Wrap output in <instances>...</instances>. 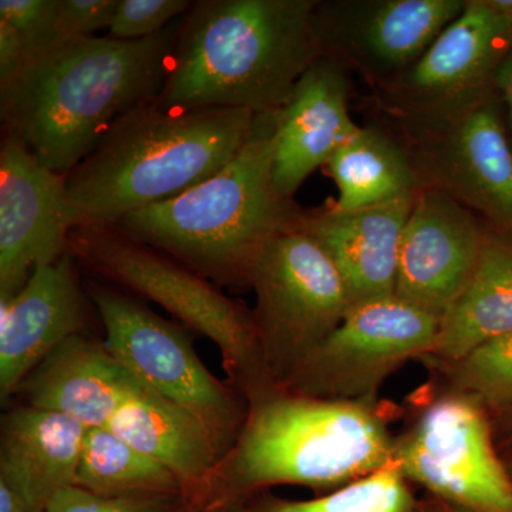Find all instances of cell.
I'll use <instances>...</instances> for the list:
<instances>
[{"label":"cell","instance_id":"1","mask_svg":"<svg viewBox=\"0 0 512 512\" xmlns=\"http://www.w3.org/2000/svg\"><path fill=\"white\" fill-rule=\"evenodd\" d=\"M180 20L147 39L84 37L33 57L0 86L3 134L66 177L120 117L160 96Z\"/></svg>","mask_w":512,"mask_h":512},{"label":"cell","instance_id":"2","mask_svg":"<svg viewBox=\"0 0 512 512\" xmlns=\"http://www.w3.org/2000/svg\"><path fill=\"white\" fill-rule=\"evenodd\" d=\"M379 402L319 399L279 386L248 413L194 503L235 505L275 485L340 488L393 466L394 437Z\"/></svg>","mask_w":512,"mask_h":512},{"label":"cell","instance_id":"3","mask_svg":"<svg viewBox=\"0 0 512 512\" xmlns=\"http://www.w3.org/2000/svg\"><path fill=\"white\" fill-rule=\"evenodd\" d=\"M318 0H200L180 20L158 103L272 114L322 57Z\"/></svg>","mask_w":512,"mask_h":512},{"label":"cell","instance_id":"4","mask_svg":"<svg viewBox=\"0 0 512 512\" xmlns=\"http://www.w3.org/2000/svg\"><path fill=\"white\" fill-rule=\"evenodd\" d=\"M256 116L222 107L178 109L157 99L134 107L64 177L77 225L117 224L208 180L247 144Z\"/></svg>","mask_w":512,"mask_h":512},{"label":"cell","instance_id":"5","mask_svg":"<svg viewBox=\"0 0 512 512\" xmlns=\"http://www.w3.org/2000/svg\"><path fill=\"white\" fill-rule=\"evenodd\" d=\"M275 117L258 114L237 157L173 200L131 212L117 227L217 286L251 288L269 242L302 228L306 212L274 183Z\"/></svg>","mask_w":512,"mask_h":512},{"label":"cell","instance_id":"6","mask_svg":"<svg viewBox=\"0 0 512 512\" xmlns=\"http://www.w3.org/2000/svg\"><path fill=\"white\" fill-rule=\"evenodd\" d=\"M69 252L93 275L158 303L212 340L220 349L228 382L245 399L274 386L259 350L252 309L204 276L113 224L77 225Z\"/></svg>","mask_w":512,"mask_h":512},{"label":"cell","instance_id":"7","mask_svg":"<svg viewBox=\"0 0 512 512\" xmlns=\"http://www.w3.org/2000/svg\"><path fill=\"white\" fill-rule=\"evenodd\" d=\"M84 288L114 357L141 386L200 421L224 457L247 419V399L228 380L212 375L180 326L116 286L89 279Z\"/></svg>","mask_w":512,"mask_h":512},{"label":"cell","instance_id":"8","mask_svg":"<svg viewBox=\"0 0 512 512\" xmlns=\"http://www.w3.org/2000/svg\"><path fill=\"white\" fill-rule=\"evenodd\" d=\"M251 289L256 338L274 386L335 332L353 305L332 259L303 225L266 245Z\"/></svg>","mask_w":512,"mask_h":512},{"label":"cell","instance_id":"9","mask_svg":"<svg viewBox=\"0 0 512 512\" xmlns=\"http://www.w3.org/2000/svg\"><path fill=\"white\" fill-rule=\"evenodd\" d=\"M393 466L430 495L477 512H512V478L493 421L473 400L436 389L403 433Z\"/></svg>","mask_w":512,"mask_h":512},{"label":"cell","instance_id":"10","mask_svg":"<svg viewBox=\"0 0 512 512\" xmlns=\"http://www.w3.org/2000/svg\"><path fill=\"white\" fill-rule=\"evenodd\" d=\"M439 330L440 319L396 293L353 303L335 332L279 387L319 399L376 402L393 373L433 352Z\"/></svg>","mask_w":512,"mask_h":512},{"label":"cell","instance_id":"11","mask_svg":"<svg viewBox=\"0 0 512 512\" xmlns=\"http://www.w3.org/2000/svg\"><path fill=\"white\" fill-rule=\"evenodd\" d=\"M512 50V16L494 0L466 8L399 79L373 90L386 124L417 123L457 113L497 93V77Z\"/></svg>","mask_w":512,"mask_h":512},{"label":"cell","instance_id":"12","mask_svg":"<svg viewBox=\"0 0 512 512\" xmlns=\"http://www.w3.org/2000/svg\"><path fill=\"white\" fill-rule=\"evenodd\" d=\"M386 127L409 151L421 188L512 231V144L498 94L439 119Z\"/></svg>","mask_w":512,"mask_h":512},{"label":"cell","instance_id":"13","mask_svg":"<svg viewBox=\"0 0 512 512\" xmlns=\"http://www.w3.org/2000/svg\"><path fill=\"white\" fill-rule=\"evenodd\" d=\"M466 8V0H318L312 23L322 56L377 90L406 73Z\"/></svg>","mask_w":512,"mask_h":512},{"label":"cell","instance_id":"14","mask_svg":"<svg viewBox=\"0 0 512 512\" xmlns=\"http://www.w3.org/2000/svg\"><path fill=\"white\" fill-rule=\"evenodd\" d=\"M76 217L63 175L37 161L19 138L0 144V299H12L39 266L69 254Z\"/></svg>","mask_w":512,"mask_h":512},{"label":"cell","instance_id":"15","mask_svg":"<svg viewBox=\"0 0 512 512\" xmlns=\"http://www.w3.org/2000/svg\"><path fill=\"white\" fill-rule=\"evenodd\" d=\"M487 232L473 211L421 188L404 228L394 293L441 322L470 284Z\"/></svg>","mask_w":512,"mask_h":512},{"label":"cell","instance_id":"16","mask_svg":"<svg viewBox=\"0 0 512 512\" xmlns=\"http://www.w3.org/2000/svg\"><path fill=\"white\" fill-rule=\"evenodd\" d=\"M92 299L77 262L66 254L39 266L12 299H0V399L8 403L26 376L60 343L86 333Z\"/></svg>","mask_w":512,"mask_h":512},{"label":"cell","instance_id":"17","mask_svg":"<svg viewBox=\"0 0 512 512\" xmlns=\"http://www.w3.org/2000/svg\"><path fill=\"white\" fill-rule=\"evenodd\" d=\"M349 70L319 57L303 74L275 117L274 183L279 194L293 198L306 178L328 164L357 130L350 116Z\"/></svg>","mask_w":512,"mask_h":512},{"label":"cell","instance_id":"18","mask_svg":"<svg viewBox=\"0 0 512 512\" xmlns=\"http://www.w3.org/2000/svg\"><path fill=\"white\" fill-rule=\"evenodd\" d=\"M141 387L106 342L76 333L26 376L15 397L20 404L64 414L90 429L106 427Z\"/></svg>","mask_w":512,"mask_h":512},{"label":"cell","instance_id":"19","mask_svg":"<svg viewBox=\"0 0 512 512\" xmlns=\"http://www.w3.org/2000/svg\"><path fill=\"white\" fill-rule=\"evenodd\" d=\"M414 198L416 192L356 210L333 205L306 212L303 229L332 259L353 303L394 293L400 245Z\"/></svg>","mask_w":512,"mask_h":512},{"label":"cell","instance_id":"20","mask_svg":"<svg viewBox=\"0 0 512 512\" xmlns=\"http://www.w3.org/2000/svg\"><path fill=\"white\" fill-rule=\"evenodd\" d=\"M87 427L49 410L19 404L3 416L0 478L18 485L32 512L74 485Z\"/></svg>","mask_w":512,"mask_h":512},{"label":"cell","instance_id":"21","mask_svg":"<svg viewBox=\"0 0 512 512\" xmlns=\"http://www.w3.org/2000/svg\"><path fill=\"white\" fill-rule=\"evenodd\" d=\"M106 427L174 473L191 503L221 460L200 421L146 387L131 396Z\"/></svg>","mask_w":512,"mask_h":512},{"label":"cell","instance_id":"22","mask_svg":"<svg viewBox=\"0 0 512 512\" xmlns=\"http://www.w3.org/2000/svg\"><path fill=\"white\" fill-rule=\"evenodd\" d=\"M510 333L512 231L488 224L487 241L476 272L453 308L441 319L436 346L421 362H451Z\"/></svg>","mask_w":512,"mask_h":512},{"label":"cell","instance_id":"23","mask_svg":"<svg viewBox=\"0 0 512 512\" xmlns=\"http://www.w3.org/2000/svg\"><path fill=\"white\" fill-rule=\"evenodd\" d=\"M326 167L338 187L339 210L372 207L421 190L409 151L382 124L357 127Z\"/></svg>","mask_w":512,"mask_h":512},{"label":"cell","instance_id":"24","mask_svg":"<svg viewBox=\"0 0 512 512\" xmlns=\"http://www.w3.org/2000/svg\"><path fill=\"white\" fill-rule=\"evenodd\" d=\"M74 485L99 495L187 497L184 485L174 473L131 447L109 427L87 429Z\"/></svg>","mask_w":512,"mask_h":512},{"label":"cell","instance_id":"25","mask_svg":"<svg viewBox=\"0 0 512 512\" xmlns=\"http://www.w3.org/2000/svg\"><path fill=\"white\" fill-rule=\"evenodd\" d=\"M439 389L473 400L491 421L512 417V333L485 342L451 362H426Z\"/></svg>","mask_w":512,"mask_h":512},{"label":"cell","instance_id":"26","mask_svg":"<svg viewBox=\"0 0 512 512\" xmlns=\"http://www.w3.org/2000/svg\"><path fill=\"white\" fill-rule=\"evenodd\" d=\"M409 481L390 466L308 501H291L264 491L237 504L235 512H412L417 498Z\"/></svg>","mask_w":512,"mask_h":512},{"label":"cell","instance_id":"27","mask_svg":"<svg viewBox=\"0 0 512 512\" xmlns=\"http://www.w3.org/2000/svg\"><path fill=\"white\" fill-rule=\"evenodd\" d=\"M191 505L181 494L99 495L70 485L46 512H187Z\"/></svg>","mask_w":512,"mask_h":512},{"label":"cell","instance_id":"28","mask_svg":"<svg viewBox=\"0 0 512 512\" xmlns=\"http://www.w3.org/2000/svg\"><path fill=\"white\" fill-rule=\"evenodd\" d=\"M188 0H119L109 36L120 40L147 39L163 32L191 9Z\"/></svg>","mask_w":512,"mask_h":512},{"label":"cell","instance_id":"29","mask_svg":"<svg viewBox=\"0 0 512 512\" xmlns=\"http://www.w3.org/2000/svg\"><path fill=\"white\" fill-rule=\"evenodd\" d=\"M57 9L59 0H0V22L22 35L33 59L55 43Z\"/></svg>","mask_w":512,"mask_h":512},{"label":"cell","instance_id":"30","mask_svg":"<svg viewBox=\"0 0 512 512\" xmlns=\"http://www.w3.org/2000/svg\"><path fill=\"white\" fill-rule=\"evenodd\" d=\"M117 5L119 0H59L53 45L109 29Z\"/></svg>","mask_w":512,"mask_h":512},{"label":"cell","instance_id":"31","mask_svg":"<svg viewBox=\"0 0 512 512\" xmlns=\"http://www.w3.org/2000/svg\"><path fill=\"white\" fill-rule=\"evenodd\" d=\"M32 60L28 43L8 23L0 22V86L15 79Z\"/></svg>","mask_w":512,"mask_h":512},{"label":"cell","instance_id":"32","mask_svg":"<svg viewBox=\"0 0 512 512\" xmlns=\"http://www.w3.org/2000/svg\"><path fill=\"white\" fill-rule=\"evenodd\" d=\"M497 93L503 104L505 123L512 144V50L501 66L497 77Z\"/></svg>","mask_w":512,"mask_h":512},{"label":"cell","instance_id":"33","mask_svg":"<svg viewBox=\"0 0 512 512\" xmlns=\"http://www.w3.org/2000/svg\"><path fill=\"white\" fill-rule=\"evenodd\" d=\"M412 512H477L468 510V508L460 507V505L448 503L434 495H427L416 501Z\"/></svg>","mask_w":512,"mask_h":512},{"label":"cell","instance_id":"34","mask_svg":"<svg viewBox=\"0 0 512 512\" xmlns=\"http://www.w3.org/2000/svg\"><path fill=\"white\" fill-rule=\"evenodd\" d=\"M494 430H500L503 433L501 440V456H512V417L510 419L493 421Z\"/></svg>","mask_w":512,"mask_h":512},{"label":"cell","instance_id":"35","mask_svg":"<svg viewBox=\"0 0 512 512\" xmlns=\"http://www.w3.org/2000/svg\"><path fill=\"white\" fill-rule=\"evenodd\" d=\"M235 505H218L208 503H192L187 512H235Z\"/></svg>","mask_w":512,"mask_h":512},{"label":"cell","instance_id":"36","mask_svg":"<svg viewBox=\"0 0 512 512\" xmlns=\"http://www.w3.org/2000/svg\"><path fill=\"white\" fill-rule=\"evenodd\" d=\"M505 461V466H507L508 473L512 478V456L503 457Z\"/></svg>","mask_w":512,"mask_h":512}]
</instances>
